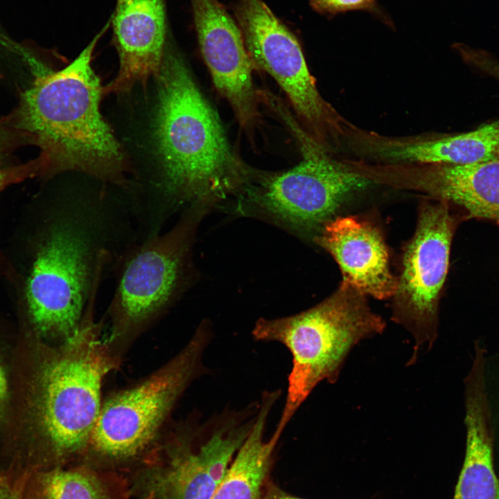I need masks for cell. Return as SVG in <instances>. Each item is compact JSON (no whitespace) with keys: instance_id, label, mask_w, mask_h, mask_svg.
Here are the masks:
<instances>
[{"instance_id":"52a82bcc","label":"cell","mask_w":499,"mask_h":499,"mask_svg":"<svg viewBox=\"0 0 499 499\" xmlns=\"http://www.w3.org/2000/svg\"><path fill=\"white\" fill-rule=\"evenodd\" d=\"M236 12L252 64L276 80L320 148L339 147L351 123L321 96L296 37L262 0H240Z\"/></svg>"},{"instance_id":"44dd1931","label":"cell","mask_w":499,"mask_h":499,"mask_svg":"<svg viewBox=\"0 0 499 499\" xmlns=\"http://www.w3.org/2000/svg\"><path fill=\"white\" fill-rule=\"evenodd\" d=\"M455 48L466 64L499 81V60L491 54L462 44H455Z\"/></svg>"},{"instance_id":"8992f818","label":"cell","mask_w":499,"mask_h":499,"mask_svg":"<svg viewBox=\"0 0 499 499\" xmlns=\"http://www.w3.org/2000/svg\"><path fill=\"white\" fill-rule=\"evenodd\" d=\"M212 340L200 325L170 360L101 405L88 448L108 460L134 458L146 449L191 383L207 371L203 358Z\"/></svg>"},{"instance_id":"8fae6325","label":"cell","mask_w":499,"mask_h":499,"mask_svg":"<svg viewBox=\"0 0 499 499\" xmlns=\"http://www.w3.org/2000/svg\"><path fill=\"white\" fill-rule=\"evenodd\" d=\"M185 222L153 236L127 262L110 306L115 330L139 328L172 302L181 282L189 248Z\"/></svg>"},{"instance_id":"ffe728a7","label":"cell","mask_w":499,"mask_h":499,"mask_svg":"<svg viewBox=\"0 0 499 499\" xmlns=\"http://www.w3.org/2000/svg\"><path fill=\"white\" fill-rule=\"evenodd\" d=\"M317 12L329 16L351 10H366L383 17L376 0H310Z\"/></svg>"},{"instance_id":"7c38bea8","label":"cell","mask_w":499,"mask_h":499,"mask_svg":"<svg viewBox=\"0 0 499 499\" xmlns=\"http://www.w3.org/2000/svg\"><path fill=\"white\" fill-rule=\"evenodd\" d=\"M200 51L213 84L239 123L250 125L257 105L252 64L240 29L218 0H191Z\"/></svg>"},{"instance_id":"d6986e66","label":"cell","mask_w":499,"mask_h":499,"mask_svg":"<svg viewBox=\"0 0 499 499\" xmlns=\"http://www.w3.org/2000/svg\"><path fill=\"white\" fill-rule=\"evenodd\" d=\"M121 478L88 466L26 471L22 499H126Z\"/></svg>"},{"instance_id":"9a60e30c","label":"cell","mask_w":499,"mask_h":499,"mask_svg":"<svg viewBox=\"0 0 499 499\" xmlns=\"http://www.w3.org/2000/svg\"><path fill=\"white\" fill-rule=\"evenodd\" d=\"M317 241L338 263L343 281L364 295L385 299L396 293L398 280L389 265L380 232L355 217L327 221Z\"/></svg>"},{"instance_id":"2e32d148","label":"cell","mask_w":499,"mask_h":499,"mask_svg":"<svg viewBox=\"0 0 499 499\" xmlns=\"http://www.w3.org/2000/svg\"><path fill=\"white\" fill-rule=\"evenodd\" d=\"M397 184L452 202L477 218L499 220V158L468 164H397Z\"/></svg>"},{"instance_id":"603a6c76","label":"cell","mask_w":499,"mask_h":499,"mask_svg":"<svg viewBox=\"0 0 499 499\" xmlns=\"http://www.w3.org/2000/svg\"><path fill=\"white\" fill-rule=\"evenodd\" d=\"M261 499H304L301 498L292 496L276 484L272 483L270 480L267 484L265 489L263 493Z\"/></svg>"},{"instance_id":"7402d4cb","label":"cell","mask_w":499,"mask_h":499,"mask_svg":"<svg viewBox=\"0 0 499 499\" xmlns=\"http://www.w3.org/2000/svg\"><path fill=\"white\" fill-rule=\"evenodd\" d=\"M25 472L14 475L0 471V499H22Z\"/></svg>"},{"instance_id":"cb8c5ba5","label":"cell","mask_w":499,"mask_h":499,"mask_svg":"<svg viewBox=\"0 0 499 499\" xmlns=\"http://www.w3.org/2000/svg\"><path fill=\"white\" fill-rule=\"evenodd\" d=\"M8 394V384L5 372L0 364V413L2 412Z\"/></svg>"},{"instance_id":"7a4b0ae2","label":"cell","mask_w":499,"mask_h":499,"mask_svg":"<svg viewBox=\"0 0 499 499\" xmlns=\"http://www.w3.org/2000/svg\"><path fill=\"white\" fill-rule=\"evenodd\" d=\"M87 304L76 331L48 348L38 365L31 396L35 462L30 469L61 466L88 448L100 405L101 385L114 366Z\"/></svg>"},{"instance_id":"d4e9b609","label":"cell","mask_w":499,"mask_h":499,"mask_svg":"<svg viewBox=\"0 0 499 499\" xmlns=\"http://www.w3.org/2000/svg\"><path fill=\"white\" fill-rule=\"evenodd\" d=\"M10 178L12 179V177L8 176L6 173L3 172L0 166V191L9 182Z\"/></svg>"},{"instance_id":"ba28073f","label":"cell","mask_w":499,"mask_h":499,"mask_svg":"<svg viewBox=\"0 0 499 499\" xmlns=\"http://www.w3.org/2000/svg\"><path fill=\"white\" fill-rule=\"evenodd\" d=\"M259 401L182 428L166 462L141 476L155 499H211L255 423ZM143 488V489H144Z\"/></svg>"},{"instance_id":"30bf717a","label":"cell","mask_w":499,"mask_h":499,"mask_svg":"<svg viewBox=\"0 0 499 499\" xmlns=\"http://www.w3.org/2000/svg\"><path fill=\"white\" fill-rule=\"evenodd\" d=\"M303 151L298 165L264 183L260 200L278 218L305 228L327 222L346 200L373 182L313 142L305 143Z\"/></svg>"},{"instance_id":"ac0fdd59","label":"cell","mask_w":499,"mask_h":499,"mask_svg":"<svg viewBox=\"0 0 499 499\" xmlns=\"http://www.w3.org/2000/svg\"><path fill=\"white\" fill-rule=\"evenodd\" d=\"M483 380H466V447L453 499H499Z\"/></svg>"},{"instance_id":"6da1fadb","label":"cell","mask_w":499,"mask_h":499,"mask_svg":"<svg viewBox=\"0 0 499 499\" xmlns=\"http://www.w3.org/2000/svg\"><path fill=\"white\" fill-rule=\"evenodd\" d=\"M108 26L69 65L37 77L10 116L8 123L27 133L40 149L38 174L78 171L128 184L124 152L100 114L104 87L91 65L94 49Z\"/></svg>"},{"instance_id":"484cf974","label":"cell","mask_w":499,"mask_h":499,"mask_svg":"<svg viewBox=\"0 0 499 499\" xmlns=\"http://www.w3.org/2000/svg\"><path fill=\"white\" fill-rule=\"evenodd\" d=\"M142 499H155L152 493H148Z\"/></svg>"},{"instance_id":"4fadbf2b","label":"cell","mask_w":499,"mask_h":499,"mask_svg":"<svg viewBox=\"0 0 499 499\" xmlns=\"http://www.w3.org/2000/svg\"><path fill=\"white\" fill-rule=\"evenodd\" d=\"M348 146L359 159L385 164H468L499 158V121L446 135L390 137L356 127Z\"/></svg>"},{"instance_id":"5b68a950","label":"cell","mask_w":499,"mask_h":499,"mask_svg":"<svg viewBox=\"0 0 499 499\" xmlns=\"http://www.w3.org/2000/svg\"><path fill=\"white\" fill-rule=\"evenodd\" d=\"M100 251L94 252L82 218L53 222L37 246L23 287L28 317L45 338L62 342L78 328L94 283Z\"/></svg>"},{"instance_id":"277c9868","label":"cell","mask_w":499,"mask_h":499,"mask_svg":"<svg viewBox=\"0 0 499 499\" xmlns=\"http://www.w3.org/2000/svg\"><path fill=\"white\" fill-rule=\"evenodd\" d=\"M385 326L369 307L365 295L344 283L308 310L288 317L259 319L252 331L254 339L280 343L292 356L285 403L272 435L280 439L317 385L335 383L353 348L382 333Z\"/></svg>"},{"instance_id":"3957f363","label":"cell","mask_w":499,"mask_h":499,"mask_svg":"<svg viewBox=\"0 0 499 499\" xmlns=\"http://www.w3.org/2000/svg\"><path fill=\"white\" fill-rule=\"evenodd\" d=\"M157 79L155 137L166 191L191 200L233 190L244 177L243 166L217 113L170 45L166 46Z\"/></svg>"},{"instance_id":"9c48e42d","label":"cell","mask_w":499,"mask_h":499,"mask_svg":"<svg viewBox=\"0 0 499 499\" xmlns=\"http://www.w3.org/2000/svg\"><path fill=\"white\" fill-rule=\"evenodd\" d=\"M447 205L441 201L422 209L416 232L405 250L394 295L392 319L414 341L410 365L424 347L430 349L437 335L439 297L448 272L455 229Z\"/></svg>"},{"instance_id":"5bb4252c","label":"cell","mask_w":499,"mask_h":499,"mask_svg":"<svg viewBox=\"0 0 499 499\" xmlns=\"http://www.w3.org/2000/svg\"><path fill=\"white\" fill-rule=\"evenodd\" d=\"M112 24L120 67L104 94L127 93L157 78L166 45V0H116Z\"/></svg>"},{"instance_id":"e0dca14e","label":"cell","mask_w":499,"mask_h":499,"mask_svg":"<svg viewBox=\"0 0 499 499\" xmlns=\"http://www.w3.org/2000/svg\"><path fill=\"white\" fill-rule=\"evenodd\" d=\"M281 390L265 391L259 400L255 423L236 453L211 499H261L270 482L274 453L279 440L265 439L270 414Z\"/></svg>"}]
</instances>
